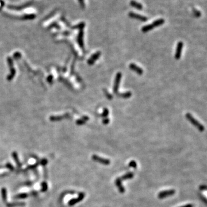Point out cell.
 <instances>
[{
    "label": "cell",
    "instance_id": "cell-32",
    "mask_svg": "<svg viewBox=\"0 0 207 207\" xmlns=\"http://www.w3.org/2000/svg\"><path fill=\"white\" fill-rule=\"evenodd\" d=\"M180 207H193V205L192 204H189L187 205H183V206H182Z\"/></svg>",
    "mask_w": 207,
    "mask_h": 207
},
{
    "label": "cell",
    "instance_id": "cell-16",
    "mask_svg": "<svg viewBox=\"0 0 207 207\" xmlns=\"http://www.w3.org/2000/svg\"><path fill=\"white\" fill-rule=\"evenodd\" d=\"M1 195L2 200L5 202H6L7 200V192L5 188H2L1 189Z\"/></svg>",
    "mask_w": 207,
    "mask_h": 207
},
{
    "label": "cell",
    "instance_id": "cell-10",
    "mask_svg": "<svg viewBox=\"0 0 207 207\" xmlns=\"http://www.w3.org/2000/svg\"><path fill=\"white\" fill-rule=\"evenodd\" d=\"M100 55H101V52H100V51L97 52L96 53H95V54L92 55V56L89 59L88 63L90 64H93L94 62H95L97 59L99 58V57L100 56Z\"/></svg>",
    "mask_w": 207,
    "mask_h": 207
},
{
    "label": "cell",
    "instance_id": "cell-20",
    "mask_svg": "<svg viewBox=\"0 0 207 207\" xmlns=\"http://www.w3.org/2000/svg\"><path fill=\"white\" fill-rule=\"evenodd\" d=\"M27 197L28 194H27V193H21V194L16 195L15 198L17 199H25V198H27Z\"/></svg>",
    "mask_w": 207,
    "mask_h": 207
},
{
    "label": "cell",
    "instance_id": "cell-18",
    "mask_svg": "<svg viewBox=\"0 0 207 207\" xmlns=\"http://www.w3.org/2000/svg\"><path fill=\"white\" fill-rule=\"evenodd\" d=\"M119 96H121V97L123 98H130V97L132 96V93H131V91H126L125 93L120 94Z\"/></svg>",
    "mask_w": 207,
    "mask_h": 207
},
{
    "label": "cell",
    "instance_id": "cell-14",
    "mask_svg": "<svg viewBox=\"0 0 207 207\" xmlns=\"http://www.w3.org/2000/svg\"><path fill=\"white\" fill-rule=\"evenodd\" d=\"M164 22H165V20L162 19V18H160V19H158L157 20L155 21H154L153 23H152V24H153L154 27H155L160 26V25L163 24V23Z\"/></svg>",
    "mask_w": 207,
    "mask_h": 207
},
{
    "label": "cell",
    "instance_id": "cell-12",
    "mask_svg": "<svg viewBox=\"0 0 207 207\" xmlns=\"http://www.w3.org/2000/svg\"><path fill=\"white\" fill-rule=\"evenodd\" d=\"M130 4L131 6L134 7V8H136L137 9H139V10H141V9L143 8V6L141 4L139 3V2L134 1V0H132V1H131Z\"/></svg>",
    "mask_w": 207,
    "mask_h": 207
},
{
    "label": "cell",
    "instance_id": "cell-29",
    "mask_svg": "<svg viewBox=\"0 0 207 207\" xmlns=\"http://www.w3.org/2000/svg\"><path fill=\"white\" fill-rule=\"evenodd\" d=\"M200 189L201 190H206V186L205 185H202L200 186Z\"/></svg>",
    "mask_w": 207,
    "mask_h": 207
},
{
    "label": "cell",
    "instance_id": "cell-22",
    "mask_svg": "<svg viewBox=\"0 0 207 207\" xmlns=\"http://www.w3.org/2000/svg\"><path fill=\"white\" fill-rule=\"evenodd\" d=\"M128 165H129V166H130V167L134 168V169H135V168L137 167V163H136V162H135V160H131V162L129 163Z\"/></svg>",
    "mask_w": 207,
    "mask_h": 207
},
{
    "label": "cell",
    "instance_id": "cell-19",
    "mask_svg": "<svg viewBox=\"0 0 207 207\" xmlns=\"http://www.w3.org/2000/svg\"><path fill=\"white\" fill-rule=\"evenodd\" d=\"M31 3H32V2H28V3L25 4V5H24L22 6H19V7H16V6H9V8H11V9H17V10H18V9H22V8H25V7H27V6H29L31 4Z\"/></svg>",
    "mask_w": 207,
    "mask_h": 207
},
{
    "label": "cell",
    "instance_id": "cell-28",
    "mask_svg": "<svg viewBox=\"0 0 207 207\" xmlns=\"http://www.w3.org/2000/svg\"><path fill=\"white\" fill-rule=\"evenodd\" d=\"M40 163H41V164L43 166H45V165H47V160L45 159H43L41 160Z\"/></svg>",
    "mask_w": 207,
    "mask_h": 207
},
{
    "label": "cell",
    "instance_id": "cell-9",
    "mask_svg": "<svg viewBox=\"0 0 207 207\" xmlns=\"http://www.w3.org/2000/svg\"><path fill=\"white\" fill-rule=\"evenodd\" d=\"M115 184H116V186L118 188L119 191L121 193H123L125 192V188H124V186L122 185V183H121V180L120 179V178H116V181H115Z\"/></svg>",
    "mask_w": 207,
    "mask_h": 207
},
{
    "label": "cell",
    "instance_id": "cell-31",
    "mask_svg": "<svg viewBox=\"0 0 207 207\" xmlns=\"http://www.w3.org/2000/svg\"><path fill=\"white\" fill-rule=\"evenodd\" d=\"M36 166H38V164H37V163H36V164H34V165H30L28 167V168L29 169H33V168L36 167Z\"/></svg>",
    "mask_w": 207,
    "mask_h": 207
},
{
    "label": "cell",
    "instance_id": "cell-2",
    "mask_svg": "<svg viewBox=\"0 0 207 207\" xmlns=\"http://www.w3.org/2000/svg\"><path fill=\"white\" fill-rule=\"evenodd\" d=\"M122 74L121 73L119 72L117 73V74L116 75V77H115L114 79V86H113V92L114 93H117V91H118V89L119 86L120 85V82L121 81Z\"/></svg>",
    "mask_w": 207,
    "mask_h": 207
},
{
    "label": "cell",
    "instance_id": "cell-27",
    "mask_svg": "<svg viewBox=\"0 0 207 207\" xmlns=\"http://www.w3.org/2000/svg\"><path fill=\"white\" fill-rule=\"evenodd\" d=\"M194 12L196 17H200V16H201V13H200V12H199V10H194Z\"/></svg>",
    "mask_w": 207,
    "mask_h": 207
},
{
    "label": "cell",
    "instance_id": "cell-3",
    "mask_svg": "<svg viewBox=\"0 0 207 207\" xmlns=\"http://www.w3.org/2000/svg\"><path fill=\"white\" fill-rule=\"evenodd\" d=\"M175 192H176V191H175L174 189L162 191V192H159V193L158 194V197H159V199H164V198L166 197L171 196V195H174L175 194Z\"/></svg>",
    "mask_w": 207,
    "mask_h": 207
},
{
    "label": "cell",
    "instance_id": "cell-1",
    "mask_svg": "<svg viewBox=\"0 0 207 207\" xmlns=\"http://www.w3.org/2000/svg\"><path fill=\"white\" fill-rule=\"evenodd\" d=\"M186 117L189 121L191 123H192L193 125L195 126L198 130L201 132H203L204 131V126L202 125V124L200 123V122L198 121L196 119H195L194 117H193V116L189 113H188L186 114Z\"/></svg>",
    "mask_w": 207,
    "mask_h": 207
},
{
    "label": "cell",
    "instance_id": "cell-17",
    "mask_svg": "<svg viewBox=\"0 0 207 207\" xmlns=\"http://www.w3.org/2000/svg\"><path fill=\"white\" fill-rule=\"evenodd\" d=\"M6 205L8 207H15L16 206H24L25 205L24 202H14V203H10V204H7Z\"/></svg>",
    "mask_w": 207,
    "mask_h": 207
},
{
    "label": "cell",
    "instance_id": "cell-7",
    "mask_svg": "<svg viewBox=\"0 0 207 207\" xmlns=\"http://www.w3.org/2000/svg\"><path fill=\"white\" fill-rule=\"evenodd\" d=\"M128 16L131 18L139 20L140 21H146L147 20V18L146 17H145V16L133 12H130L128 13Z\"/></svg>",
    "mask_w": 207,
    "mask_h": 207
},
{
    "label": "cell",
    "instance_id": "cell-24",
    "mask_svg": "<svg viewBox=\"0 0 207 207\" xmlns=\"http://www.w3.org/2000/svg\"><path fill=\"white\" fill-rule=\"evenodd\" d=\"M104 93L108 99H109V100H112V99L113 98V96L111 94L109 93L107 90H104Z\"/></svg>",
    "mask_w": 207,
    "mask_h": 207
},
{
    "label": "cell",
    "instance_id": "cell-13",
    "mask_svg": "<svg viewBox=\"0 0 207 207\" xmlns=\"http://www.w3.org/2000/svg\"><path fill=\"white\" fill-rule=\"evenodd\" d=\"M133 177V174L132 172H127V173H126L125 174L123 175V176H121L120 178V179L122 180H126V179H131Z\"/></svg>",
    "mask_w": 207,
    "mask_h": 207
},
{
    "label": "cell",
    "instance_id": "cell-15",
    "mask_svg": "<svg viewBox=\"0 0 207 207\" xmlns=\"http://www.w3.org/2000/svg\"><path fill=\"white\" fill-rule=\"evenodd\" d=\"M154 28V27H153V25L152 24L146 25H145V26L142 27V31L143 32H147L149 31H150V30H151V29H153Z\"/></svg>",
    "mask_w": 207,
    "mask_h": 207
},
{
    "label": "cell",
    "instance_id": "cell-23",
    "mask_svg": "<svg viewBox=\"0 0 207 207\" xmlns=\"http://www.w3.org/2000/svg\"><path fill=\"white\" fill-rule=\"evenodd\" d=\"M41 187H42V189H41V191H42L43 192H44L45 191H47V184L45 182H44L42 183L41 184Z\"/></svg>",
    "mask_w": 207,
    "mask_h": 207
},
{
    "label": "cell",
    "instance_id": "cell-21",
    "mask_svg": "<svg viewBox=\"0 0 207 207\" xmlns=\"http://www.w3.org/2000/svg\"><path fill=\"white\" fill-rule=\"evenodd\" d=\"M108 114H109V110H108L107 108H104V109H103V113L101 114V116H102V117L106 118V117H107Z\"/></svg>",
    "mask_w": 207,
    "mask_h": 207
},
{
    "label": "cell",
    "instance_id": "cell-26",
    "mask_svg": "<svg viewBox=\"0 0 207 207\" xmlns=\"http://www.w3.org/2000/svg\"><path fill=\"white\" fill-rule=\"evenodd\" d=\"M102 123L103 124H105V125H107V124L109 123V119H108V117H106V118L103 119V120H102Z\"/></svg>",
    "mask_w": 207,
    "mask_h": 207
},
{
    "label": "cell",
    "instance_id": "cell-4",
    "mask_svg": "<svg viewBox=\"0 0 207 207\" xmlns=\"http://www.w3.org/2000/svg\"><path fill=\"white\" fill-rule=\"evenodd\" d=\"M91 158L93 159L96 162H97L101 163V164L105 165H108L110 163V161L108 159H105L103 158H101L100 156L97 155H93L91 156Z\"/></svg>",
    "mask_w": 207,
    "mask_h": 207
},
{
    "label": "cell",
    "instance_id": "cell-6",
    "mask_svg": "<svg viewBox=\"0 0 207 207\" xmlns=\"http://www.w3.org/2000/svg\"><path fill=\"white\" fill-rule=\"evenodd\" d=\"M84 197H85L84 193H80L79 194V196H78V197H77V199H73L69 201L68 205L70 206L74 205L78 203V202L81 201L82 200L84 199Z\"/></svg>",
    "mask_w": 207,
    "mask_h": 207
},
{
    "label": "cell",
    "instance_id": "cell-8",
    "mask_svg": "<svg viewBox=\"0 0 207 207\" xmlns=\"http://www.w3.org/2000/svg\"><path fill=\"white\" fill-rule=\"evenodd\" d=\"M129 67L130 68L131 70H132L133 71H134L137 74H139L140 75H141L143 73V70L142 68L139 67V66H137L136 64L135 63H131L129 66Z\"/></svg>",
    "mask_w": 207,
    "mask_h": 207
},
{
    "label": "cell",
    "instance_id": "cell-5",
    "mask_svg": "<svg viewBox=\"0 0 207 207\" xmlns=\"http://www.w3.org/2000/svg\"><path fill=\"white\" fill-rule=\"evenodd\" d=\"M183 46V43L182 42V41H179V42H178V44H177L176 52V54H175V58H176V59H180V57L181 56V53H182V50Z\"/></svg>",
    "mask_w": 207,
    "mask_h": 207
},
{
    "label": "cell",
    "instance_id": "cell-30",
    "mask_svg": "<svg viewBox=\"0 0 207 207\" xmlns=\"http://www.w3.org/2000/svg\"><path fill=\"white\" fill-rule=\"evenodd\" d=\"M78 1H79V4H80V6H81L82 8H84V7H85V4H84V0H78Z\"/></svg>",
    "mask_w": 207,
    "mask_h": 207
},
{
    "label": "cell",
    "instance_id": "cell-25",
    "mask_svg": "<svg viewBox=\"0 0 207 207\" xmlns=\"http://www.w3.org/2000/svg\"><path fill=\"white\" fill-rule=\"evenodd\" d=\"M6 167L8 168V169L10 170V171H14V170H15V168H14L12 165L10 163H7L6 165Z\"/></svg>",
    "mask_w": 207,
    "mask_h": 207
},
{
    "label": "cell",
    "instance_id": "cell-11",
    "mask_svg": "<svg viewBox=\"0 0 207 207\" xmlns=\"http://www.w3.org/2000/svg\"><path fill=\"white\" fill-rule=\"evenodd\" d=\"M12 157H13V159L15 160L16 163V164H17V166H18V167H21V163L20 162V160H19V159H18L17 154V153H16V151L13 152V153H12Z\"/></svg>",
    "mask_w": 207,
    "mask_h": 207
}]
</instances>
